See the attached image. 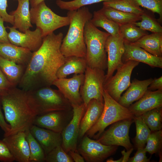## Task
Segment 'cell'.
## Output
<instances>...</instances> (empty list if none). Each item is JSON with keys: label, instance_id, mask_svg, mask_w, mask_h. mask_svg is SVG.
I'll use <instances>...</instances> for the list:
<instances>
[{"label": "cell", "instance_id": "cell-1", "mask_svg": "<svg viewBox=\"0 0 162 162\" xmlns=\"http://www.w3.org/2000/svg\"><path fill=\"white\" fill-rule=\"evenodd\" d=\"M63 37L62 32H53L43 38L40 47L33 52L18 84L19 88L30 91L52 85L57 78L58 69L65 62L60 50Z\"/></svg>", "mask_w": 162, "mask_h": 162}, {"label": "cell", "instance_id": "cell-2", "mask_svg": "<svg viewBox=\"0 0 162 162\" xmlns=\"http://www.w3.org/2000/svg\"><path fill=\"white\" fill-rule=\"evenodd\" d=\"M0 100L5 119L10 126L6 136L29 130L36 116L32 109L29 92L14 86L0 96Z\"/></svg>", "mask_w": 162, "mask_h": 162}, {"label": "cell", "instance_id": "cell-3", "mask_svg": "<svg viewBox=\"0 0 162 162\" xmlns=\"http://www.w3.org/2000/svg\"><path fill=\"white\" fill-rule=\"evenodd\" d=\"M69 27L63 39L60 50L65 57L76 56L86 58V48L84 38V28L86 22L92 16L88 8L82 7L77 10H69Z\"/></svg>", "mask_w": 162, "mask_h": 162}, {"label": "cell", "instance_id": "cell-4", "mask_svg": "<svg viewBox=\"0 0 162 162\" xmlns=\"http://www.w3.org/2000/svg\"><path fill=\"white\" fill-rule=\"evenodd\" d=\"M84 34L86 48L85 58L87 66L104 70L107 68L105 45L110 34L99 30L90 21L85 25Z\"/></svg>", "mask_w": 162, "mask_h": 162}, {"label": "cell", "instance_id": "cell-5", "mask_svg": "<svg viewBox=\"0 0 162 162\" xmlns=\"http://www.w3.org/2000/svg\"><path fill=\"white\" fill-rule=\"evenodd\" d=\"M29 92L32 109L36 116L52 111L70 110L72 108L70 102L58 90L49 86Z\"/></svg>", "mask_w": 162, "mask_h": 162}, {"label": "cell", "instance_id": "cell-6", "mask_svg": "<svg viewBox=\"0 0 162 162\" xmlns=\"http://www.w3.org/2000/svg\"><path fill=\"white\" fill-rule=\"evenodd\" d=\"M104 107L98 121L86 134L90 138L97 139L108 126L119 121L134 118L128 108L116 101L104 89Z\"/></svg>", "mask_w": 162, "mask_h": 162}, {"label": "cell", "instance_id": "cell-7", "mask_svg": "<svg viewBox=\"0 0 162 162\" xmlns=\"http://www.w3.org/2000/svg\"><path fill=\"white\" fill-rule=\"evenodd\" d=\"M32 23L35 24L41 31L43 38L56 30L69 25V18L54 13L44 1L30 10Z\"/></svg>", "mask_w": 162, "mask_h": 162}, {"label": "cell", "instance_id": "cell-8", "mask_svg": "<svg viewBox=\"0 0 162 162\" xmlns=\"http://www.w3.org/2000/svg\"><path fill=\"white\" fill-rule=\"evenodd\" d=\"M84 74V80L80 88V93L86 108L92 99L104 102L103 92L106 74L102 69L88 66Z\"/></svg>", "mask_w": 162, "mask_h": 162}, {"label": "cell", "instance_id": "cell-9", "mask_svg": "<svg viewBox=\"0 0 162 162\" xmlns=\"http://www.w3.org/2000/svg\"><path fill=\"white\" fill-rule=\"evenodd\" d=\"M139 63L132 60L123 62L116 70L115 74L104 82V89L117 102L122 93L130 86L132 71Z\"/></svg>", "mask_w": 162, "mask_h": 162}, {"label": "cell", "instance_id": "cell-10", "mask_svg": "<svg viewBox=\"0 0 162 162\" xmlns=\"http://www.w3.org/2000/svg\"><path fill=\"white\" fill-rule=\"evenodd\" d=\"M134 118L124 119L116 122L100 135L97 141L108 146H121L127 150L133 148L129 135Z\"/></svg>", "mask_w": 162, "mask_h": 162}, {"label": "cell", "instance_id": "cell-11", "mask_svg": "<svg viewBox=\"0 0 162 162\" xmlns=\"http://www.w3.org/2000/svg\"><path fill=\"white\" fill-rule=\"evenodd\" d=\"M73 115L71 119L61 133L62 146L67 153L70 151L78 152L77 142L81 120L86 108L83 103L80 105L71 104Z\"/></svg>", "mask_w": 162, "mask_h": 162}, {"label": "cell", "instance_id": "cell-12", "mask_svg": "<svg viewBox=\"0 0 162 162\" xmlns=\"http://www.w3.org/2000/svg\"><path fill=\"white\" fill-rule=\"evenodd\" d=\"M117 146H108L92 140L87 135L77 148L78 152L87 162H101L115 153Z\"/></svg>", "mask_w": 162, "mask_h": 162}, {"label": "cell", "instance_id": "cell-13", "mask_svg": "<svg viewBox=\"0 0 162 162\" xmlns=\"http://www.w3.org/2000/svg\"><path fill=\"white\" fill-rule=\"evenodd\" d=\"M105 49L107 54V70L104 82L123 63L122 57L124 52V40L120 33L114 36L110 35L106 40Z\"/></svg>", "mask_w": 162, "mask_h": 162}, {"label": "cell", "instance_id": "cell-14", "mask_svg": "<svg viewBox=\"0 0 162 162\" xmlns=\"http://www.w3.org/2000/svg\"><path fill=\"white\" fill-rule=\"evenodd\" d=\"M73 115L72 109L51 112L36 116L33 124L61 133L71 119Z\"/></svg>", "mask_w": 162, "mask_h": 162}, {"label": "cell", "instance_id": "cell-15", "mask_svg": "<svg viewBox=\"0 0 162 162\" xmlns=\"http://www.w3.org/2000/svg\"><path fill=\"white\" fill-rule=\"evenodd\" d=\"M84 74H74L70 78H57L52 85L56 86L71 105H80L83 103L80 93V89L83 84Z\"/></svg>", "mask_w": 162, "mask_h": 162}, {"label": "cell", "instance_id": "cell-16", "mask_svg": "<svg viewBox=\"0 0 162 162\" xmlns=\"http://www.w3.org/2000/svg\"><path fill=\"white\" fill-rule=\"evenodd\" d=\"M6 28L9 30L8 37L12 44L27 48L33 52L38 50L42 44L43 38L41 32L38 28L34 31L29 29L24 32L13 27Z\"/></svg>", "mask_w": 162, "mask_h": 162}, {"label": "cell", "instance_id": "cell-17", "mask_svg": "<svg viewBox=\"0 0 162 162\" xmlns=\"http://www.w3.org/2000/svg\"><path fill=\"white\" fill-rule=\"evenodd\" d=\"M2 140L7 145L15 160L30 162V151L25 131L4 136Z\"/></svg>", "mask_w": 162, "mask_h": 162}, {"label": "cell", "instance_id": "cell-18", "mask_svg": "<svg viewBox=\"0 0 162 162\" xmlns=\"http://www.w3.org/2000/svg\"><path fill=\"white\" fill-rule=\"evenodd\" d=\"M124 44L123 62L134 61L146 64L152 67L162 68V57L154 56L143 49L130 43L124 42Z\"/></svg>", "mask_w": 162, "mask_h": 162}, {"label": "cell", "instance_id": "cell-19", "mask_svg": "<svg viewBox=\"0 0 162 162\" xmlns=\"http://www.w3.org/2000/svg\"><path fill=\"white\" fill-rule=\"evenodd\" d=\"M162 107V90H147L140 98L128 108L134 116H139L148 111Z\"/></svg>", "mask_w": 162, "mask_h": 162}, {"label": "cell", "instance_id": "cell-20", "mask_svg": "<svg viewBox=\"0 0 162 162\" xmlns=\"http://www.w3.org/2000/svg\"><path fill=\"white\" fill-rule=\"evenodd\" d=\"M29 130L40 145L45 155L55 147L61 145L62 138L61 133L32 125Z\"/></svg>", "mask_w": 162, "mask_h": 162}, {"label": "cell", "instance_id": "cell-21", "mask_svg": "<svg viewBox=\"0 0 162 162\" xmlns=\"http://www.w3.org/2000/svg\"><path fill=\"white\" fill-rule=\"evenodd\" d=\"M104 107V102L95 99L89 102L81 121L78 138H82L96 123L101 114Z\"/></svg>", "mask_w": 162, "mask_h": 162}, {"label": "cell", "instance_id": "cell-22", "mask_svg": "<svg viewBox=\"0 0 162 162\" xmlns=\"http://www.w3.org/2000/svg\"><path fill=\"white\" fill-rule=\"evenodd\" d=\"M33 52L28 49L10 43H0V55L4 58L26 66Z\"/></svg>", "mask_w": 162, "mask_h": 162}, {"label": "cell", "instance_id": "cell-23", "mask_svg": "<svg viewBox=\"0 0 162 162\" xmlns=\"http://www.w3.org/2000/svg\"><path fill=\"white\" fill-rule=\"evenodd\" d=\"M153 80L152 78L142 80L134 79L126 91L121 96L118 103L128 108L134 102L138 100L143 96Z\"/></svg>", "mask_w": 162, "mask_h": 162}, {"label": "cell", "instance_id": "cell-24", "mask_svg": "<svg viewBox=\"0 0 162 162\" xmlns=\"http://www.w3.org/2000/svg\"><path fill=\"white\" fill-rule=\"evenodd\" d=\"M16 9L10 12V14L13 16V27L24 32L33 27L29 10V0H18Z\"/></svg>", "mask_w": 162, "mask_h": 162}, {"label": "cell", "instance_id": "cell-25", "mask_svg": "<svg viewBox=\"0 0 162 162\" xmlns=\"http://www.w3.org/2000/svg\"><path fill=\"white\" fill-rule=\"evenodd\" d=\"M87 66L85 58L70 56L65 57L64 63L58 68L57 78H66L72 74H84Z\"/></svg>", "mask_w": 162, "mask_h": 162}, {"label": "cell", "instance_id": "cell-26", "mask_svg": "<svg viewBox=\"0 0 162 162\" xmlns=\"http://www.w3.org/2000/svg\"><path fill=\"white\" fill-rule=\"evenodd\" d=\"M130 44L139 47L154 56L162 57V33L147 34Z\"/></svg>", "mask_w": 162, "mask_h": 162}, {"label": "cell", "instance_id": "cell-27", "mask_svg": "<svg viewBox=\"0 0 162 162\" xmlns=\"http://www.w3.org/2000/svg\"><path fill=\"white\" fill-rule=\"evenodd\" d=\"M26 66L5 59L0 55V68L14 86L18 85Z\"/></svg>", "mask_w": 162, "mask_h": 162}, {"label": "cell", "instance_id": "cell-28", "mask_svg": "<svg viewBox=\"0 0 162 162\" xmlns=\"http://www.w3.org/2000/svg\"><path fill=\"white\" fill-rule=\"evenodd\" d=\"M98 10L120 26L134 23L141 20L140 15L124 12L104 5Z\"/></svg>", "mask_w": 162, "mask_h": 162}, {"label": "cell", "instance_id": "cell-29", "mask_svg": "<svg viewBox=\"0 0 162 162\" xmlns=\"http://www.w3.org/2000/svg\"><path fill=\"white\" fill-rule=\"evenodd\" d=\"M90 21L94 26L103 28L112 36H116L120 33V26L98 10L94 12Z\"/></svg>", "mask_w": 162, "mask_h": 162}, {"label": "cell", "instance_id": "cell-30", "mask_svg": "<svg viewBox=\"0 0 162 162\" xmlns=\"http://www.w3.org/2000/svg\"><path fill=\"white\" fill-rule=\"evenodd\" d=\"M103 5L125 12L141 16L144 11L135 0H109Z\"/></svg>", "mask_w": 162, "mask_h": 162}, {"label": "cell", "instance_id": "cell-31", "mask_svg": "<svg viewBox=\"0 0 162 162\" xmlns=\"http://www.w3.org/2000/svg\"><path fill=\"white\" fill-rule=\"evenodd\" d=\"M120 32L124 42L128 43L135 42L148 33L136 26L134 23H129L120 26Z\"/></svg>", "mask_w": 162, "mask_h": 162}, {"label": "cell", "instance_id": "cell-32", "mask_svg": "<svg viewBox=\"0 0 162 162\" xmlns=\"http://www.w3.org/2000/svg\"><path fill=\"white\" fill-rule=\"evenodd\" d=\"M162 115V107H160L146 112L139 116L152 132L161 130Z\"/></svg>", "mask_w": 162, "mask_h": 162}, {"label": "cell", "instance_id": "cell-33", "mask_svg": "<svg viewBox=\"0 0 162 162\" xmlns=\"http://www.w3.org/2000/svg\"><path fill=\"white\" fill-rule=\"evenodd\" d=\"M30 151V162L45 161L46 155L42 147L30 132L29 129L25 131Z\"/></svg>", "mask_w": 162, "mask_h": 162}, {"label": "cell", "instance_id": "cell-34", "mask_svg": "<svg viewBox=\"0 0 162 162\" xmlns=\"http://www.w3.org/2000/svg\"><path fill=\"white\" fill-rule=\"evenodd\" d=\"M134 120L136 127L134 140L136 147H145L151 131L140 116H134Z\"/></svg>", "mask_w": 162, "mask_h": 162}, {"label": "cell", "instance_id": "cell-35", "mask_svg": "<svg viewBox=\"0 0 162 162\" xmlns=\"http://www.w3.org/2000/svg\"><path fill=\"white\" fill-rule=\"evenodd\" d=\"M144 148L146 152L151 154L158 153L161 155L162 145V130L151 132Z\"/></svg>", "mask_w": 162, "mask_h": 162}, {"label": "cell", "instance_id": "cell-36", "mask_svg": "<svg viewBox=\"0 0 162 162\" xmlns=\"http://www.w3.org/2000/svg\"><path fill=\"white\" fill-rule=\"evenodd\" d=\"M141 21L134 23L142 29L153 33H162V27L154 18L144 12L141 15Z\"/></svg>", "mask_w": 162, "mask_h": 162}, {"label": "cell", "instance_id": "cell-37", "mask_svg": "<svg viewBox=\"0 0 162 162\" xmlns=\"http://www.w3.org/2000/svg\"><path fill=\"white\" fill-rule=\"evenodd\" d=\"M109 0H56V4L61 9L68 11L76 10L86 6Z\"/></svg>", "mask_w": 162, "mask_h": 162}, {"label": "cell", "instance_id": "cell-38", "mask_svg": "<svg viewBox=\"0 0 162 162\" xmlns=\"http://www.w3.org/2000/svg\"><path fill=\"white\" fill-rule=\"evenodd\" d=\"M45 161L47 162H73V160L66 153L61 145L54 148L46 155Z\"/></svg>", "mask_w": 162, "mask_h": 162}, {"label": "cell", "instance_id": "cell-39", "mask_svg": "<svg viewBox=\"0 0 162 162\" xmlns=\"http://www.w3.org/2000/svg\"><path fill=\"white\" fill-rule=\"evenodd\" d=\"M140 6L159 14L160 22L162 19V0H135Z\"/></svg>", "mask_w": 162, "mask_h": 162}, {"label": "cell", "instance_id": "cell-40", "mask_svg": "<svg viewBox=\"0 0 162 162\" xmlns=\"http://www.w3.org/2000/svg\"><path fill=\"white\" fill-rule=\"evenodd\" d=\"M15 160L14 157L4 142L0 140V161L12 162Z\"/></svg>", "mask_w": 162, "mask_h": 162}, {"label": "cell", "instance_id": "cell-41", "mask_svg": "<svg viewBox=\"0 0 162 162\" xmlns=\"http://www.w3.org/2000/svg\"><path fill=\"white\" fill-rule=\"evenodd\" d=\"M8 0H0V16L4 22L9 23L12 25L14 24L13 16L8 14L7 12L8 7Z\"/></svg>", "mask_w": 162, "mask_h": 162}, {"label": "cell", "instance_id": "cell-42", "mask_svg": "<svg viewBox=\"0 0 162 162\" xmlns=\"http://www.w3.org/2000/svg\"><path fill=\"white\" fill-rule=\"evenodd\" d=\"M145 147L137 148V151L134 156L130 158L128 162H148L150 161V159L148 158L146 156V152Z\"/></svg>", "mask_w": 162, "mask_h": 162}, {"label": "cell", "instance_id": "cell-43", "mask_svg": "<svg viewBox=\"0 0 162 162\" xmlns=\"http://www.w3.org/2000/svg\"><path fill=\"white\" fill-rule=\"evenodd\" d=\"M14 86L0 68V96Z\"/></svg>", "mask_w": 162, "mask_h": 162}, {"label": "cell", "instance_id": "cell-44", "mask_svg": "<svg viewBox=\"0 0 162 162\" xmlns=\"http://www.w3.org/2000/svg\"><path fill=\"white\" fill-rule=\"evenodd\" d=\"M4 20L0 16V43H10L8 38V33L6 31V27L4 24Z\"/></svg>", "mask_w": 162, "mask_h": 162}, {"label": "cell", "instance_id": "cell-45", "mask_svg": "<svg viewBox=\"0 0 162 162\" xmlns=\"http://www.w3.org/2000/svg\"><path fill=\"white\" fill-rule=\"evenodd\" d=\"M148 90L153 91L162 90V76L153 79L148 86Z\"/></svg>", "mask_w": 162, "mask_h": 162}, {"label": "cell", "instance_id": "cell-46", "mask_svg": "<svg viewBox=\"0 0 162 162\" xmlns=\"http://www.w3.org/2000/svg\"><path fill=\"white\" fill-rule=\"evenodd\" d=\"M0 127L4 132V136L7 135L10 132V126L6 121L0 106Z\"/></svg>", "mask_w": 162, "mask_h": 162}, {"label": "cell", "instance_id": "cell-47", "mask_svg": "<svg viewBox=\"0 0 162 162\" xmlns=\"http://www.w3.org/2000/svg\"><path fill=\"white\" fill-rule=\"evenodd\" d=\"M68 153L74 161L75 162H84L85 161L83 158L78 152L71 151Z\"/></svg>", "mask_w": 162, "mask_h": 162}, {"label": "cell", "instance_id": "cell-48", "mask_svg": "<svg viewBox=\"0 0 162 162\" xmlns=\"http://www.w3.org/2000/svg\"><path fill=\"white\" fill-rule=\"evenodd\" d=\"M133 149V148H132L129 150H127L126 152L125 151V150L121 151V154L122 155V160L121 162H128L130 158V156L132 152Z\"/></svg>", "mask_w": 162, "mask_h": 162}, {"label": "cell", "instance_id": "cell-49", "mask_svg": "<svg viewBox=\"0 0 162 162\" xmlns=\"http://www.w3.org/2000/svg\"><path fill=\"white\" fill-rule=\"evenodd\" d=\"M45 0H29L30 4L32 7H35Z\"/></svg>", "mask_w": 162, "mask_h": 162}, {"label": "cell", "instance_id": "cell-50", "mask_svg": "<svg viewBox=\"0 0 162 162\" xmlns=\"http://www.w3.org/2000/svg\"><path fill=\"white\" fill-rule=\"evenodd\" d=\"M122 160V157L120 158L118 160H113V159L112 158H110L109 159H107L106 162H121Z\"/></svg>", "mask_w": 162, "mask_h": 162}, {"label": "cell", "instance_id": "cell-51", "mask_svg": "<svg viewBox=\"0 0 162 162\" xmlns=\"http://www.w3.org/2000/svg\"></svg>", "mask_w": 162, "mask_h": 162}]
</instances>
